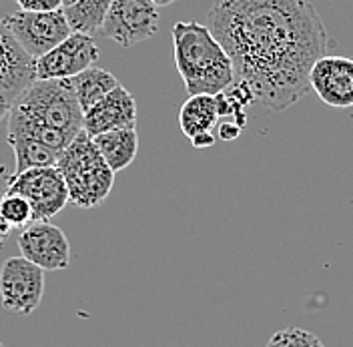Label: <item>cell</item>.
I'll return each instance as SVG.
<instances>
[{
    "label": "cell",
    "instance_id": "cell-29",
    "mask_svg": "<svg viewBox=\"0 0 353 347\" xmlns=\"http://www.w3.org/2000/svg\"><path fill=\"white\" fill-rule=\"evenodd\" d=\"M0 347H8V346H4V344H2V341H0Z\"/></svg>",
    "mask_w": 353,
    "mask_h": 347
},
{
    "label": "cell",
    "instance_id": "cell-8",
    "mask_svg": "<svg viewBox=\"0 0 353 347\" xmlns=\"http://www.w3.org/2000/svg\"><path fill=\"white\" fill-rule=\"evenodd\" d=\"M44 295V271L24 257H8L0 267V301L6 311L30 315Z\"/></svg>",
    "mask_w": 353,
    "mask_h": 347
},
{
    "label": "cell",
    "instance_id": "cell-24",
    "mask_svg": "<svg viewBox=\"0 0 353 347\" xmlns=\"http://www.w3.org/2000/svg\"><path fill=\"white\" fill-rule=\"evenodd\" d=\"M191 141V145L195 147V149H209V147H213L215 145V135L209 130V132H199V135H195L193 139H189Z\"/></svg>",
    "mask_w": 353,
    "mask_h": 347
},
{
    "label": "cell",
    "instance_id": "cell-21",
    "mask_svg": "<svg viewBox=\"0 0 353 347\" xmlns=\"http://www.w3.org/2000/svg\"><path fill=\"white\" fill-rule=\"evenodd\" d=\"M265 347H325L323 341L313 335L307 329L301 327H285L277 333H273V337L267 341Z\"/></svg>",
    "mask_w": 353,
    "mask_h": 347
},
{
    "label": "cell",
    "instance_id": "cell-16",
    "mask_svg": "<svg viewBox=\"0 0 353 347\" xmlns=\"http://www.w3.org/2000/svg\"><path fill=\"white\" fill-rule=\"evenodd\" d=\"M8 135H19V137H28L34 139L39 143L48 145L50 149L63 152L72 143V137H68L63 130L52 129L48 125H44L41 121L28 117L26 112H22L17 107H12L8 112Z\"/></svg>",
    "mask_w": 353,
    "mask_h": 347
},
{
    "label": "cell",
    "instance_id": "cell-5",
    "mask_svg": "<svg viewBox=\"0 0 353 347\" xmlns=\"http://www.w3.org/2000/svg\"><path fill=\"white\" fill-rule=\"evenodd\" d=\"M6 191L19 193L30 203L34 221H50L70 203L65 179L57 167L12 173L6 179Z\"/></svg>",
    "mask_w": 353,
    "mask_h": 347
},
{
    "label": "cell",
    "instance_id": "cell-11",
    "mask_svg": "<svg viewBox=\"0 0 353 347\" xmlns=\"http://www.w3.org/2000/svg\"><path fill=\"white\" fill-rule=\"evenodd\" d=\"M101 50L90 34L72 32L50 52L37 59V79H72L99 61Z\"/></svg>",
    "mask_w": 353,
    "mask_h": 347
},
{
    "label": "cell",
    "instance_id": "cell-28",
    "mask_svg": "<svg viewBox=\"0 0 353 347\" xmlns=\"http://www.w3.org/2000/svg\"><path fill=\"white\" fill-rule=\"evenodd\" d=\"M79 0H63V8H68V6H72V4H77Z\"/></svg>",
    "mask_w": 353,
    "mask_h": 347
},
{
    "label": "cell",
    "instance_id": "cell-10",
    "mask_svg": "<svg viewBox=\"0 0 353 347\" xmlns=\"http://www.w3.org/2000/svg\"><path fill=\"white\" fill-rule=\"evenodd\" d=\"M34 81L37 59L22 48L4 19H0V101L12 109Z\"/></svg>",
    "mask_w": 353,
    "mask_h": 347
},
{
    "label": "cell",
    "instance_id": "cell-22",
    "mask_svg": "<svg viewBox=\"0 0 353 347\" xmlns=\"http://www.w3.org/2000/svg\"><path fill=\"white\" fill-rule=\"evenodd\" d=\"M21 10L28 12H50L63 8V0H17Z\"/></svg>",
    "mask_w": 353,
    "mask_h": 347
},
{
    "label": "cell",
    "instance_id": "cell-7",
    "mask_svg": "<svg viewBox=\"0 0 353 347\" xmlns=\"http://www.w3.org/2000/svg\"><path fill=\"white\" fill-rule=\"evenodd\" d=\"M159 30V6L153 0H112L101 34L121 46L153 39Z\"/></svg>",
    "mask_w": 353,
    "mask_h": 347
},
{
    "label": "cell",
    "instance_id": "cell-4",
    "mask_svg": "<svg viewBox=\"0 0 353 347\" xmlns=\"http://www.w3.org/2000/svg\"><path fill=\"white\" fill-rule=\"evenodd\" d=\"M12 107L72 139L83 130L85 112L68 79H37Z\"/></svg>",
    "mask_w": 353,
    "mask_h": 347
},
{
    "label": "cell",
    "instance_id": "cell-17",
    "mask_svg": "<svg viewBox=\"0 0 353 347\" xmlns=\"http://www.w3.org/2000/svg\"><path fill=\"white\" fill-rule=\"evenodd\" d=\"M68 81H70V87L77 95V101H79L83 112L90 109L94 103H99L101 99H105L110 90H114L121 85L114 79V75H110L109 70L99 68V66H90L87 70H83L81 75L68 79Z\"/></svg>",
    "mask_w": 353,
    "mask_h": 347
},
{
    "label": "cell",
    "instance_id": "cell-23",
    "mask_svg": "<svg viewBox=\"0 0 353 347\" xmlns=\"http://www.w3.org/2000/svg\"><path fill=\"white\" fill-rule=\"evenodd\" d=\"M241 127L233 121V123H217V135L221 141H235L241 135Z\"/></svg>",
    "mask_w": 353,
    "mask_h": 347
},
{
    "label": "cell",
    "instance_id": "cell-1",
    "mask_svg": "<svg viewBox=\"0 0 353 347\" xmlns=\"http://www.w3.org/2000/svg\"><path fill=\"white\" fill-rule=\"evenodd\" d=\"M209 28L265 110H285L309 90V72L330 37L309 0H215Z\"/></svg>",
    "mask_w": 353,
    "mask_h": 347
},
{
    "label": "cell",
    "instance_id": "cell-12",
    "mask_svg": "<svg viewBox=\"0 0 353 347\" xmlns=\"http://www.w3.org/2000/svg\"><path fill=\"white\" fill-rule=\"evenodd\" d=\"M309 88L331 109L353 107V59L321 57L309 72Z\"/></svg>",
    "mask_w": 353,
    "mask_h": 347
},
{
    "label": "cell",
    "instance_id": "cell-26",
    "mask_svg": "<svg viewBox=\"0 0 353 347\" xmlns=\"http://www.w3.org/2000/svg\"><path fill=\"white\" fill-rule=\"evenodd\" d=\"M8 112H10V107H8V105H4V103L0 101V121H2L4 117H8Z\"/></svg>",
    "mask_w": 353,
    "mask_h": 347
},
{
    "label": "cell",
    "instance_id": "cell-13",
    "mask_svg": "<svg viewBox=\"0 0 353 347\" xmlns=\"http://www.w3.org/2000/svg\"><path fill=\"white\" fill-rule=\"evenodd\" d=\"M127 127H137V103L123 85L110 90L105 99L94 103L83 115V130L90 139L109 130Z\"/></svg>",
    "mask_w": 353,
    "mask_h": 347
},
{
    "label": "cell",
    "instance_id": "cell-25",
    "mask_svg": "<svg viewBox=\"0 0 353 347\" xmlns=\"http://www.w3.org/2000/svg\"><path fill=\"white\" fill-rule=\"evenodd\" d=\"M10 229H12V227H10L4 219L0 217V245L8 239V235H10Z\"/></svg>",
    "mask_w": 353,
    "mask_h": 347
},
{
    "label": "cell",
    "instance_id": "cell-14",
    "mask_svg": "<svg viewBox=\"0 0 353 347\" xmlns=\"http://www.w3.org/2000/svg\"><path fill=\"white\" fill-rule=\"evenodd\" d=\"M92 143L114 173L125 171L139 152L137 127H127V129H117L97 135V137H92Z\"/></svg>",
    "mask_w": 353,
    "mask_h": 347
},
{
    "label": "cell",
    "instance_id": "cell-19",
    "mask_svg": "<svg viewBox=\"0 0 353 347\" xmlns=\"http://www.w3.org/2000/svg\"><path fill=\"white\" fill-rule=\"evenodd\" d=\"M110 4L112 0H79L77 4L65 8L66 21L70 24L72 32H83L90 37L99 32Z\"/></svg>",
    "mask_w": 353,
    "mask_h": 347
},
{
    "label": "cell",
    "instance_id": "cell-6",
    "mask_svg": "<svg viewBox=\"0 0 353 347\" xmlns=\"http://www.w3.org/2000/svg\"><path fill=\"white\" fill-rule=\"evenodd\" d=\"M4 22L19 44L34 59H41L72 34V28L66 21L65 8L50 12L19 10L6 17Z\"/></svg>",
    "mask_w": 353,
    "mask_h": 347
},
{
    "label": "cell",
    "instance_id": "cell-3",
    "mask_svg": "<svg viewBox=\"0 0 353 347\" xmlns=\"http://www.w3.org/2000/svg\"><path fill=\"white\" fill-rule=\"evenodd\" d=\"M57 169L65 179L70 203L79 209L101 207L112 191L114 171L85 130L61 152Z\"/></svg>",
    "mask_w": 353,
    "mask_h": 347
},
{
    "label": "cell",
    "instance_id": "cell-9",
    "mask_svg": "<svg viewBox=\"0 0 353 347\" xmlns=\"http://www.w3.org/2000/svg\"><path fill=\"white\" fill-rule=\"evenodd\" d=\"M17 241L22 257L43 271H61L70 265V243L65 231L50 221H32L21 229Z\"/></svg>",
    "mask_w": 353,
    "mask_h": 347
},
{
    "label": "cell",
    "instance_id": "cell-18",
    "mask_svg": "<svg viewBox=\"0 0 353 347\" xmlns=\"http://www.w3.org/2000/svg\"><path fill=\"white\" fill-rule=\"evenodd\" d=\"M6 143L14 151V161H17L14 173H22L28 169H41V167H57L59 157H61L59 151L28 137L6 135Z\"/></svg>",
    "mask_w": 353,
    "mask_h": 347
},
{
    "label": "cell",
    "instance_id": "cell-2",
    "mask_svg": "<svg viewBox=\"0 0 353 347\" xmlns=\"http://www.w3.org/2000/svg\"><path fill=\"white\" fill-rule=\"evenodd\" d=\"M171 34L175 66L189 97L217 95L233 85V63L209 26L181 21L173 24Z\"/></svg>",
    "mask_w": 353,
    "mask_h": 347
},
{
    "label": "cell",
    "instance_id": "cell-20",
    "mask_svg": "<svg viewBox=\"0 0 353 347\" xmlns=\"http://www.w3.org/2000/svg\"><path fill=\"white\" fill-rule=\"evenodd\" d=\"M0 217L4 219L10 227H19L24 229L26 225H30L34 221V213L30 203L19 193H10L4 191V195L0 197Z\"/></svg>",
    "mask_w": 353,
    "mask_h": 347
},
{
    "label": "cell",
    "instance_id": "cell-27",
    "mask_svg": "<svg viewBox=\"0 0 353 347\" xmlns=\"http://www.w3.org/2000/svg\"><path fill=\"white\" fill-rule=\"evenodd\" d=\"M157 6H169V4H173L176 0H153Z\"/></svg>",
    "mask_w": 353,
    "mask_h": 347
},
{
    "label": "cell",
    "instance_id": "cell-15",
    "mask_svg": "<svg viewBox=\"0 0 353 347\" xmlns=\"http://www.w3.org/2000/svg\"><path fill=\"white\" fill-rule=\"evenodd\" d=\"M219 123V112L213 95H193L179 110V127L187 139L199 132H209Z\"/></svg>",
    "mask_w": 353,
    "mask_h": 347
}]
</instances>
